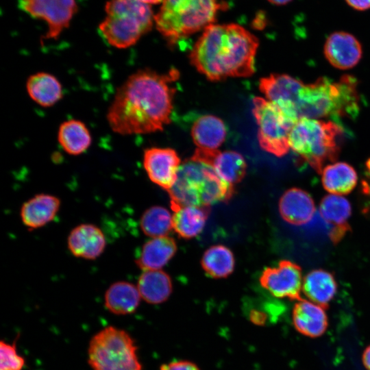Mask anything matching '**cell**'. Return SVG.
Here are the masks:
<instances>
[{
  "instance_id": "4fadbf2b",
  "label": "cell",
  "mask_w": 370,
  "mask_h": 370,
  "mask_svg": "<svg viewBox=\"0 0 370 370\" xmlns=\"http://www.w3.org/2000/svg\"><path fill=\"white\" fill-rule=\"evenodd\" d=\"M181 160L171 148L151 147L144 151L143 166L154 184L167 191L173 185Z\"/></svg>"
},
{
  "instance_id": "f1b7e54d",
  "label": "cell",
  "mask_w": 370,
  "mask_h": 370,
  "mask_svg": "<svg viewBox=\"0 0 370 370\" xmlns=\"http://www.w3.org/2000/svg\"><path fill=\"white\" fill-rule=\"evenodd\" d=\"M201 264L204 271L214 278H223L234 271L235 260L232 251L222 245L209 247L204 254Z\"/></svg>"
},
{
  "instance_id": "7402d4cb",
  "label": "cell",
  "mask_w": 370,
  "mask_h": 370,
  "mask_svg": "<svg viewBox=\"0 0 370 370\" xmlns=\"http://www.w3.org/2000/svg\"><path fill=\"white\" fill-rule=\"evenodd\" d=\"M26 90L34 102L45 108L54 106L63 97L60 82L55 75L47 72L31 75L26 82Z\"/></svg>"
},
{
  "instance_id": "1f68e13d",
  "label": "cell",
  "mask_w": 370,
  "mask_h": 370,
  "mask_svg": "<svg viewBox=\"0 0 370 370\" xmlns=\"http://www.w3.org/2000/svg\"><path fill=\"white\" fill-rule=\"evenodd\" d=\"M0 357V370H22L25 366V359L17 352L16 341L10 344L1 341Z\"/></svg>"
},
{
  "instance_id": "cb8c5ba5",
  "label": "cell",
  "mask_w": 370,
  "mask_h": 370,
  "mask_svg": "<svg viewBox=\"0 0 370 370\" xmlns=\"http://www.w3.org/2000/svg\"><path fill=\"white\" fill-rule=\"evenodd\" d=\"M337 284L334 275L323 269L309 272L302 284V291L309 301L327 308L334 297Z\"/></svg>"
},
{
  "instance_id": "f35d334b",
  "label": "cell",
  "mask_w": 370,
  "mask_h": 370,
  "mask_svg": "<svg viewBox=\"0 0 370 370\" xmlns=\"http://www.w3.org/2000/svg\"><path fill=\"white\" fill-rule=\"evenodd\" d=\"M367 169H368L369 172L370 173V159L367 162Z\"/></svg>"
},
{
  "instance_id": "5bb4252c",
  "label": "cell",
  "mask_w": 370,
  "mask_h": 370,
  "mask_svg": "<svg viewBox=\"0 0 370 370\" xmlns=\"http://www.w3.org/2000/svg\"><path fill=\"white\" fill-rule=\"evenodd\" d=\"M191 158L211 165L217 175L232 186L239 183L246 174V162L241 153L234 151L197 147Z\"/></svg>"
},
{
  "instance_id": "6da1fadb",
  "label": "cell",
  "mask_w": 370,
  "mask_h": 370,
  "mask_svg": "<svg viewBox=\"0 0 370 370\" xmlns=\"http://www.w3.org/2000/svg\"><path fill=\"white\" fill-rule=\"evenodd\" d=\"M180 72L166 73L140 69L118 88L106 119L111 130L120 135L145 134L162 131L170 121L176 89L173 84Z\"/></svg>"
},
{
  "instance_id": "ffe728a7",
  "label": "cell",
  "mask_w": 370,
  "mask_h": 370,
  "mask_svg": "<svg viewBox=\"0 0 370 370\" xmlns=\"http://www.w3.org/2000/svg\"><path fill=\"white\" fill-rule=\"evenodd\" d=\"M173 228L182 238L189 239L203 230L210 214V207L183 206L172 201Z\"/></svg>"
},
{
  "instance_id": "83f0119b",
  "label": "cell",
  "mask_w": 370,
  "mask_h": 370,
  "mask_svg": "<svg viewBox=\"0 0 370 370\" xmlns=\"http://www.w3.org/2000/svg\"><path fill=\"white\" fill-rule=\"evenodd\" d=\"M321 174L323 186L331 194H349L357 184L358 177L355 169L346 162H339L327 165Z\"/></svg>"
},
{
  "instance_id": "277c9868",
  "label": "cell",
  "mask_w": 370,
  "mask_h": 370,
  "mask_svg": "<svg viewBox=\"0 0 370 370\" xmlns=\"http://www.w3.org/2000/svg\"><path fill=\"white\" fill-rule=\"evenodd\" d=\"M168 193L172 202L210 207L230 201L234 188L223 181L211 165L190 158L180 165L176 180Z\"/></svg>"
},
{
  "instance_id": "5b68a950",
  "label": "cell",
  "mask_w": 370,
  "mask_h": 370,
  "mask_svg": "<svg viewBox=\"0 0 370 370\" xmlns=\"http://www.w3.org/2000/svg\"><path fill=\"white\" fill-rule=\"evenodd\" d=\"M343 128L333 121L301 118L293 125L289 136L291 149L317 173L327 162L338 157V138Z\"/></svg>"
},
{
  "instance_id": "836d02e7",
  "label": "cell",
  "mask_w": 370,
  "mask_h": 370,
  "mask_svg": "<svg viewBox=\"0 0 370 370\" xmlns=\"http://www.w3.org/2000/svg\"><path fill=\"white\" fill-rule=\"evenodd\" d=\"M345 1L356 10L364 11L370 9V0H345Z\"/></svg>"
},
{
  "instance_id": "4316f807",
  "label": "cell",
  "mask_w": 370,
  "mask_h": 370,
  "mask_svg": "<svg viewBox=\"0 0 370 370\" xmlns=\"http://www.w3.org/2000/svg\"><path fill=\"white\" fill-rule=\"evenodd\" d=\"M137 288L141 298L151 304L165 301L172 292L170 276L161 270L144 271L138 280Z\"/></svg>"
},
{
  "instance_id": "8fae6325",
  "label": "cell",
  "mask_w": 370,
  "mask_h": 370,
  "mask_svg": "<svg viewBox=\"0 0 370 370\" xmlns=\"http://www.w3.org/2000/svg\"><path fill=\"white\" fill-rule=\"evenodd\" d=\"M261 286L278 298L300 300L302 290V275L300 267L284 260L277 267H268L260 278Z\"/></svg>"
},
{
  "instance_id": "9c48e42d",
  "label": "cell",
  "mask_w": 370,
  "mask_h": 370,
  "mask_svg": "<svg viewBox=\"0 0 370 370\" xmlns=\"http://www.w3.org/2000/svg\"><path fill=\"white\" fill-rule=\"evenodd\" d=\"M253 105L260 147L278 157L286 155L290 148V133L295 122L275 104L262 97H254Z\"/></svg>"
},
{
  "instance_id": "74e56055",
  "label": "cell",
  "mask_w": 370,
  "mask_h": 370,
  "mask_svg": "<svg viewBox=\"0 0 370 370\" xmlns=\"http://www.w3.org/2000/svg\"><path fill=\"white\" fill-rule=\"evenodd\" d=\"M143 3H145L146 4H156L160 2H163L164 0H139Z\"/></svg>"
},
{
  "instance_id": "d6986e66",
  "label": "cell",
  "mask_w": 370,
  "mask_h": 370,
  "mask_svg": "<svg viewBox=\"0 0 370 370\" xmlns=\"http://www.w3.org/2000/svg\"><path fill=\"white\" fill-rule=\"evenodd\" d=\"M60 207V200L49 194H37L24 202L20 217L23 223L30 230L46 225L56 217Z\"/></svg>"
},
{
  "instance_id": "7c38bea8",
  "label": "cell",
  "mask_w": 370,
  "mask_h": 370,
  "mask_svg": "<svg viewBox=\"0 0 370 370\" xmlns=\"http://www.w3.org/2000/svg\"><path fill=\"white\" fill-rule=\"evenodd\" d=\"M304 83L286 74H271L260 79V90L295 123L299 91Z\"/></svg>"
},
{
  "instance_id": "52a82bcc",
  "label": "cell",
  "mask_w": 370,
  "mask_h": 370,
  "mask_svg": "<svg viewBox=\"0 0 370 370\" xmlns=\"http://www.w3.org/2000/svg\"><path fill=\"white\" fill-rule=\"evenodd\" d=\"M220 8L217 0H164L154 15L157 30L170 45L212 24Z\"/></svg>"
},
{
  "instance_id": "ba28073f",
  "label": "cell",
  "mask_w": 370,
  "mask_h": 370,
  "mask_svg": "<svg viewBox=\"0 0 370 370\" xmlns=\"http://www.w3.org/2000/svg\"><path fill=\"white\" fill-rule=\"evenodd\" d=\"M88 362L93 370H142L133 338L126 331L113 326L92 336Z\"/></svg>"
},
{
  "instance_id": "2e32d148",
  "label": "cell",
  "mask_w": 370,
  "mask_h": 370,
  "mask_svg": "<svg viewBox=\"0 0 370 370\" xmlns=\"http://www.w3.org/2000/svg\"><path fill=\"white\" fill-rule=\"evenodd\" d=\"M67 246L74 256L95 260L104 251L106 240L99 227L91 223H82L71 231L67 238Z\"/></svg>"
},
{
  "instance_id": "7a4b0ae2",
  "label": "cell",
  "mask_w": 370,
  "mask_h": 370,
  "mask_svg": "<svg viewBox=\"0 0 370 370\" xmlns=\"http://www.w3.org/2000/svg\"><path fill=\"white\" fill-rule=\"evenodd\" d=\"M258 40L235 24L207 26L189 54L190 63L209 80L247 77L254 73Z\"/></svg>"
},
{
  "instance_id": "d4e9b609",
  "label": "cell",
  "mask_w": 370,
  "mask_h": 370,
  "mask_svg": "<svg viewBox=\"0 0 370 370\" xmlns=\"http://www.w3.org/2000/svg\"><path fill=\"white\" fill-rule=\"evenodd\" d=\"M191 135L198 148L217 149L225 141L226 127L220 118L206 114L194 122Z\"/></svg>"
},
{
  "instance_id": "e575fe53",
  "label": "cell",
  "mask_w": 370,
  "mask_h": 370,
  "mask_svg": "<svg viewBox=\"0 0 370 370\" xmlns=\"http://www.w3.org/2000/svg\"><path fill=\"white\" fill-rule=\"evenodd\" d=\"M250 319L256 325H263L266 321V315L262 312L253 310L250 313Z\"/></svg>"
},
{
  "instance_id": "30bf717a",
  "label": "cell",
  "mask_w": 370,
  "mask_h": 370,
  "mask_svg": "<svg viewBox=\"0 0 370 370\" xmlns=\"http://www.w3.org/2000/svg\"><path fill=\"white\" fill-rule=\"evenodd\" d=\"M20 3L26 12L47 23L48 29L42 40L58 39L77 10L75 0H20Z\"/></svg>"
},
{
  "instance_id": "603a6c76",
  "label": "cell",
  "mask_w": 370,
  "mask_h": 370,
  "mask_svg": "<svg viewBox=\"0 0 370 370\" xmlns=\"http://www.w3.org/2000/svg\"><path fill=\"white\" fill-rule=\"evenodd\" d=\"M140 298L137 286L128 282L120 281L112 284L106 290L104 305L114 314L126 315L136 311Z\"/></svg>"
},
{
  "instance_id": "44dd1931",
  "label": "cell",
  "mask_w": 370,
  "mask_h": 370,
  "mask_svg": "<svg viewBox=\"0 0 370 370\" xmlns=\"http://www.w3.org/2000/svg\"><path fill=\"white\" fill-rule=\"evenodd\" d=\"M177 250L175 241L167 236L153 238L143 246L136 260L143 271L160 270L172 258Z\"/></svg>"
},
{
  "instance_id": "3957f363",
  "label": "cell",
  "mask_w": 370,
  "mask_h": 370,
  "mask_svg": "<svg viewBox=\"0 0 370 370\" xmlns=\"http://www.w3.org/2000/svg\"><path fill=\"white\" fill-rule=\"evenodd\" d=\"M298 120L301 118H355L359 111L357 81L345 75L338 82L322 77L302 86L296 106Z\"/></svg>"
},
{
  "instance_id": "4dcf8cb0",
  "label": "cell",
  "mask_w": 370,
  "mask_h": 370,
  "mask_svg": "<svg viewBox=\"0 0 370 370\" xmlns=\"http://www.w3.org/2000/svg\"><path fill=\"white\" fill-rule=\"evenodd\" d=\"M140 226L143 233L148 236H166L173 228V217L165 208L152 206L143 214Z\"/></svg>"
},
{
  "instance_id": "d6a6232c",
  "label": "cell",
  "mask_w": 370,
  "mask_h": 370,
  "mask_svg": "<svg viewBox=\"0 0 370 370\" xmlns=\"http://www.w3.org/2000/svg\"><path fill=\"white\" fill-rule=\"evenodd\" d=\"M160 370H200L193 362L176 360L161 365Z\"/></svg>"
},
{
  "instance_id": "f546056e",
  "label": "cell",
  "mask_w": 370,
  "mask_h": 370,
  "mask_svg": "<svg viewBox=\"0 0 370 370\" xmlns=\"http://www.w3.org/2000/svg\"><path fill=\"white\" fill-rule=\"evenodd\" d=\"M319 214L325 222L332 227H350L347 221L352 214L349 201L338 195L325 196L319 206Z\"/></svg>"
},
{
  "instance_id": "d590c367",
  "label": "cell",
  "mask_w": 370,
  "mask_h": 370,
  "mask_svg": "<svg viewBox=\"0 0 370 370\" xmlns=\"http://www.w3.org/2000/svg\"><path fill=\"white\" fill-rule=\"evenodd\" d=\"M362 360L365 368L370 370V345L364 350Z\"/></svg>"
},
{
  "instance_id": "ac0fdd59",
  "label": "cell",
  "mask_w": 370,
  "mask_h": 370,
  "mask_svg": "<svg viewBox=\"0 0 370 370\" xmlns=\"http://www.w3.org/2000/svg\"><path fill=\"white\" fill-rule=\"evenodd\" d=\"M292 319L297 331L311 338L323 335L328 325L324 308L304 299L298 300L295 304Z\"/></svg>"
},
{
  "instance_id": "8992f818",
  "label": "cell",
  "mask_w": 370,
  "mask_h": 370,
  "mask_svg": "<svg viewBox=\"0 0 370 370\" xmlns=\"http://www.w3.org/2000/svg\"><path fill=\"white\" fill-rule=\"evenodd\" d=\"M105 11L99 29L108 44L118 49L135 45L154 22L150 5L139 0H110Z\"/></svg>"
},
{
  "instance_id": "9a60e30c",
  "label": "cell",
  "mask_w": 370,
  "mask_h": 370,
  "mask_svg": "<svg viewBox=\"0 0 370 370\" xmlns=\"http://www.w3.org/2000/svg\"><path fill=\"white\" fill-rule=\"evenodd\" d=\"M362 47L358 39L345 32L331 34L324 45V55L328 62L339 69L354 67L362 57Z\"/></svg>"
},
{
  "instance_id": "8d00e7d4",
  "label": "cell",
  "mask_w": 370,
  "mask_h": 370,
  "mask_svg": "<svg viewBox=\"0 0 370 370\" xmlns=\"http://www.w3.org/2000/svg\"><path fill=\"white\" fill-rule=\"evenodd\" d=\"M267 1L273 4L281 5H285L291 2L292 0H267Z\"/></svg>"
},
{
  "instance_id": "e0dca14e",
  "label": "cell",
  "mask_w": 370,
  "mask_h": 370,
  "mask_svg": "<svg viewBox=\"0 0 370 370\" xmlns=\"http://www.w3.org/2000/svg\"><path fill=\"white\" fill-rule=\"evenodd\" d=\"M279 211L285 221L299 226L311 221L316 208L312 198L306 191L299 188H291L280 197Z\"/></svg>"
},
{
  "instance_id": "484cf974",
  "label": "cell",
  "mask_w": 370,
  "mask_h": 370,
  "mask_svg": "<svg viewBox=\"0 0 370 370\" xmlns=\"http://www.w3.org/2000/svg\"><path fill=\"white\" fill-rule=\"evenodd\" d=\"M58 141L66 153L78 156L90 147L92 136L84 123L73 119L61 123L58 131Z\"/></svg>"
}]
</instances>
